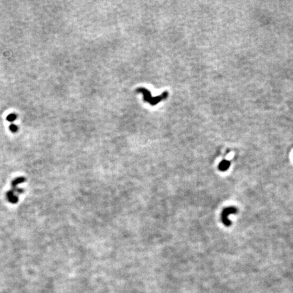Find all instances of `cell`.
I'll list each match as a JSON object with an SVG mask.
<instances>
[{
    "mask_svg": "<svg viewBox=\"0 0 293 293\" xmlns=\"http://www.w3.org/2000/svg\"><path fill=\"white\" fill-rule=\"evenodd\" d=\"M17 116L16 114L10 113V115H8V116H7V120H8V121H14L16 119H17Z\"/></svg>",
    "mask_w": 293,
    "mask_h": 293,
    "instance_id": "cell-4",
    "label": "cell"
},
{
    "mask_svg": "<svg viewBox=\"0 0 293 293\" xmlns=\"http://www.w3.org/2000/svg\"><path fill=\"white\" fill-rule=\"evenodd\" d=\"M236 208H234V207H229V208L225 209L222 212V215H221V219H222L223 223L227 226L230 225H231V221L228 219L229 216L231 214L236 213Z\"/></svg>",
    "mask_w": 293,
    "mask_h": 293,
    "instance_id": "cell-2",
    "label": "cell"
},
{
    "mask_svg": "<svg viewBox=\"0 0 293 293\" xmlns=\"http://www.w3.org/2000/svg\"><path fill=\"white\" fill-rule=\"evenodd\" d=\"M137 91H138L139 92H140V93L142 92L144 95V101L145 102L149 103L151 105H155L156 104H158L159 102L166 99L168 95L167 92H164V93L160 96L151 97V93H150L149 91L146 90L145 88H139L137 89Z\"/></svg>",
    "mask_w": 293,
    "mask_h": 293,
    "instance_id": "cell-1",
    "label": "cell"
},
{
    "mask_svg": "<svg viewBox=\"0 0 293 293\" xmlns=\"http://www.w3.org/2000/svg\"><path fill=\"white\" fill-rule=\"evenodd\" d=\"M10 130H11L12 133H16L18 130V127L15 124H11L10 126Z\"/></svg>",
    "mask_w": 293,
    "mask_h": 293,
    "instance_id": "cell-5",
    "label": "cell"
},
{
    "mask_svg": "<svg viewBox=\"0 0 293 293\" xmlns=\"http://www.w3.org/2000/svg\"><path fill=\"white\" fill-rule=\"evenodd\" d=\"M230 166V162L227 160H223L221 162L219 166V170L221 171H225L229 168Z\"/></svg>",
    "mask_w": 293,
    "mask_h": 293,
    "instance_id": "cell-3",
    "label": "cell"
}]
</instances>
